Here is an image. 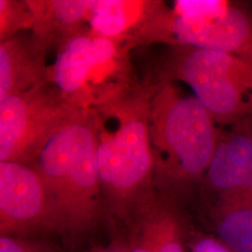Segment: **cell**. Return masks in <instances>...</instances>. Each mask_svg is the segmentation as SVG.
Returning <instances> with one entry per match:
<instances>
[{
    "label": "cell",
    "instance_id": "6da1fadb",
    "mask_svg": "<svg viewBox=\"0 0 252 252\" xmlns=\"http://www.w3.org/2000/svg\"><path fill=\"white\" fill-rule=\"evenodd\" d=\"M156 79L129 81L103 92L91 106L95 120L96 168L106 218L125 228L155 190L150 108Z\"/></svg>",
    "mask_w": 252,
    "mask_h": 252
},
{
    "label": "cell",
    "instance_id": "7a4b0ae2",
    "mask_svg": "<svg viewBox=\"0 0 252 252\" xmlns=\"http://www.w3.org/2000/svg\"><path fill=\"white\" fill-rule=\"evenodd\" d=\"M154 77L149 127L155 189L187 206L198 196L222 128L193 94Z\"/></svg>",
    "mask_w": 252,
    "mask_h": 252
},
{
    "label": "cell",
    "instance_id": "3957f363",
    "mask_svg": "<svg viewBox=\"0 0 252 252\" xmlns=\"http://www.w3.org/2000/svg\"><path fill=\"white\" fill-rule=\"evenodd\" d=\"M95 134L92 108H77L29 164L43 180L65 236L90 233L107 219L96 168Z\"/></svg>",
    "mask_w": 252,
    "mask_h": 252
},
{
    "label": "cell",
    "instance_id": "277c9868",
    "mask_svg": "<svg viewBox=\"0 0 252 252\" xmlns=\"http://www.w3.org/2000/svg\"><path fill=\"white\" fill-rule=\"evenodd\" d=\"M136 42L191 46L252 61V1H156Z\"/></svg>",
    "mask_w": 252,
    "mask_h": 252
},
{
    "label": "cell",
    "instance_id": "5b68a950",
    "mask_svg": "<svg viewBox=\"0 0 252 252\" xmlns=\"http://www.w3.org/2000/svg\"><path fill=\"white\" fill-rule=\"evenodd\" d=\"M152 72L186 83L221 126L252 117V61L191 46L169 45Z\"/></svg>",
    "mask_w": 252,
    "mask_h": 252
},
{
    "label": "cell",
    "instance_id": "8992f818",
    "mask_svg": "<svg viewBox=\"0 0 252 252\" xmlns=\"http://www.w3.org/2000/svg\"><path fill=\"white\" fill-rule=\"evenodd\" d=\"M76 108L49 83L0 100V162L33 163Z\"/></svg>",
    "mask_w": 252,
    "mask_h": 252
},
{
    "label": "cell",
    "instance_id": "52a82bcc",
    "mask_svg": "<svg viewBox=\"0 0 252 252\" xmlns=\"http://www.w3.org/2000/svg\"><path fill=\"white\" fill-rule=\"evenodd\" d=\"M65 236L39 173L32 165L0 162V235L44 239Z\"/></svg>",
    "mask_w": 252,
    "mask_h": 252
},
{
    "label": "cell",
    "instance_id": "ba28073f",
    "mask_svg": "<svg viewBox=\"0 0 252 252\" xmlns=\"http://www.w3.org/2000/svg\"><path fill=\"white\" fill-rule=\"evenodd\" d=\"M197 197L202 209L252 202V117L222 128Z\"/></svg>",
    "mask_w": 252,
    "mask_h": 252
},
{
    "label": "cell",
    "instance_id": "9c48e42d",
    "mask_svg": "<svg viewBox=\"0 0 252 252\" xmlns=\"http://www.w3.org/2000/svg\"><path fill=\"white\" fill-rule=\"evenodd\" d=\"M117 41L120 40L90 32L64 40L56 47V60L49 65L48 83L54 84V89L75 107L87 108V91L93 72L126 69Z\"/></svg>",
    "mask_w": 252,
    "mask_h": 252
},
{
    "label": "cell",
    "instance_id": "30bf717a",
    "mask_svg": "<svg viewBox=\"0 0 252 252\" xmlns=\"http://www.w3.org/2000/svg\"><path fill=\"white\" fill-rule=\"evenodd\" d=\"M51 47L33 33L0 42V100L48 83Z\"/></svg>",
    "mask_w": 252,
    "mask_h": 252
},
{
    "label": "cell",
    "instance_id": "8fae6325",
    "mask_svg": "<svg viewBox=\"0 0 252 252\" xmlns=\"http://www.w3.org/2000/svg\"><path fill=\"white\" fill-rule=\"evenodd\" d=\"M138 208L148 221L157 252H189L192 223L185 205L155 189Z\"/></svg>",
    "mask_w": 252,
    "mask_h": 252
},
{
    "label": "cell",
    "instance_id": "7c38bea8",
    "mask_svg": "<svg viewBox=\"0 0 252 252\" xmlns=\"http://www.w3.org/2000/svg\"><path fill=\"white\" fill-rule=\"evenodd\" d=\"M33 15L32 33L51 49L88 32L83 27L89 16L88 0H27Z\"/></svg>",
    "mask_w": 252,
    "mask_h": 252
},
{
    "label": "cell",
    "instance_id": "4fadbf2b",
    "mask_svg": "<svg viewBox=\"0 0 252 252\" xmlns=\"http://www.w3.org/2000/svg\"><path fill=\"white\" fill-rule=\"evenodd\" d=\"M153 1L94 0L88 21L91 34L134 43V37L148 17Z\"/></svg>",
    "mask_w": 252,
    "mask_h": 252
},
{
    "label": "cell",
    "instance_id": "5bb4252c",
    "mask_svg": "<svg viewBox=\"0 0 252 252\" xmlns=\"http://www.w3.org/2000/svg\"><path fill=\"white\" fill-rule=\"evenodd\" d=\"M208 232L234 252H252V202L203 209Z\"/></svg>",
    "mask_w": 252,
    "mask_h": 252
},
{
    "label": "cell",
    "instance_id": "9a60e30c",
    "mask_svg": "<svg viewBox=\"0 0 252 252\" xmlns=\"http://www.w3.org/2000/svg\"><path fill=\"white\" fill-rule=\"evenodd\" d=\"M32 27L33 15L27 0H0V42Z\"/></svg>",
    "mask_w": 252,
    "mask_h": 252
},
{
    "label": "cell",
    "instance_id": "2e32d148",
    "mask_svg": "<svg viewBox=\"0 0 252 252\" xmlns=\"http://www.w3.org/2000/svg\"><path fill=\"white\" fill-rule=\"evenodd\" d=\"M0 252H61L44 239L0 235Z\"/></svg>",
    "mask_w": 252,
    "mask_h": 252
},
{
    "label": "cell",
    "instance_id": "e0dca14e",
    "mask_svg": "<svg viewBox=\"0 0 252 252\" xmlns=\"http://www.w3.org/2000/svg\"><path fill=\"white\" fill-rule=\"evenodd\" d=\"M189 252H234L216 235L191 226L189 236Z\"/></svg>",
    "mask_w": 252,
    "mask_h": 252
},
{
    "label": "cell",
    "instance_id": "ac0fdd59",
    "mask_svg": "<svg viewBox=\"0 0 252 252\" xmlns=\"http://www.w3.org/2000/svg\"><path fill=\"white\" fill-rule=\"evenodd\" d=\"M89 252H129L124 234L116 230L115 237L105 246H98L92 249Z\"/></svg>",
    "mask_w": 252,
    "mask_h": 252
},
{
    "label": "cell",
    "instance_id": "d6986e66",
    "mask_svg": "<svg viewBox=\"0 0 252 252\" xmlns=\"http://www.w3.org/2000/svg\"></svg>",
    "mask_w": 252,
    "mask_h": 252
}]
</instances>
